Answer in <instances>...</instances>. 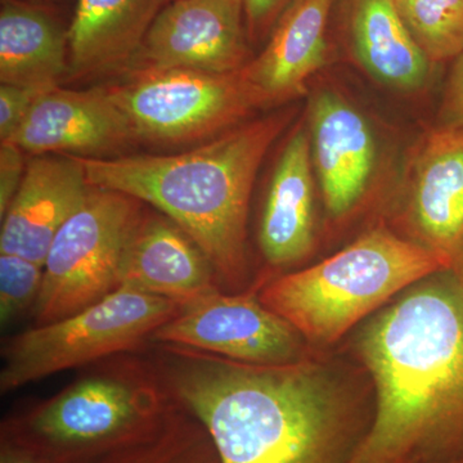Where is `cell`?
<instances>
[{"label":"cell","mask_w":463,"mask_h":463,"mask_svg":"<svg viewBox=\"0 0 463 463\" xmlns=\"http://www.w3.org/2000/svg\"><path fill=\"white\" fill-rule=\"evenodd\" d=\"M416 285L362 335L376 408L350 463H463V277Z\"/></svg>","instance_id":"cell-1"},{"label":"cell","mask_w":463,"mask_h":463,"mask_svg":"<svg viewBox=\"0 0 463 463\" xmlns=\"http://www.w3.org/2000/svg\"><path fill=\"white\" fill-rule=\"evenodd\" d=\"M149 350L170 394L205 425L221 463H350L367 432L304 362L245 364L165 343Z\"/></svg>","instance_id":"cell-2"},{"label":"cell","mask_w":463,"mask_h":463,"mask_svg":"<svg viewBox=\"0 0 463 463\" xmlns=\"http://www.w3.org/2000/svg\"><path fill=\"white\" fill-rule=\"evenodd\" d=\"M288 124L270 115L178 155L74 156L91 187L148 203L178 224L212 264L219 283L246 274V223L255 176Z\"/></svg>","instance_id":"cell-3"},{"label":"cell","mask_w":463,"mask_h":463,"mask_svg":"<svg viewBox=\"0 0 463 463\" xmlns=\"http://www.w3.org/2000/svg\"><path fill=\"white\" fill-rule=\"evenodd\" d=\"M176 401L147 355L88 365L57 394L9 413L0 443L39 463H102L155 434Z\"/></svg>","instance_id":"cell-4"},{"label":"cell","mask_w":463,"mask_h":463,"mask_svg":"<svg viewBox=\"0 0 463 463\" xmlns=\"http://www.w3.org/2000/svg\"><path fill=\"white\" fill-rule=\"evenodd\" d=\"M446 270L434 250L376 228L322 263L272 279L258 297L304 340L331 344L402 289Z\"/></svg>","instance_id":"cell-5"},{"label":"cell","mask_w":463,"mask_h":463,"mask_svg":"<svg viewBox=\"0 0 463 463\" xmlns=\"http://www.w3.org/2000/svg\"><path fill=\"white\" fill-rule=\"evenodd\" d=\"M181 307L169 298L118 288L74 315L14 335L2 345L0 392L7 394L62 371L138 353Z\"/></svg>","instance_id":"cell-6"},{"label":"cell","mask_w":463,"mask_h":463,"mask_svg":"<svg viewBox=\"0 0 463 463\" xmlns=\"http://www.w3.org/2000/svg\"><path fill=\"white\" fill-rule=\"evenodd\" d=\"M142 205L120 192L90 187L48 250L33 309L35 326L74 315L118 289L125 249L145 214Z\"/></svg>","instance_id":"cell-7"},{"label":"cell","mask_w":463,"mask_h":463,"mask_svg":"<svg viewBox=\"0 0 463 463\" xmlns=\"http://www.w3.org/2000/svg\"><path fill=\"white\" fill-rule=\"evenodd\" d=\"M132 71L120 83L102 88L124 116L134 141H203L261 106L242 70L236 74L182 69Z\"/></svg>","instance_id":"cell-8"},{"label":"cell","mask_w":463,"mask_h":463,"mask_svg":"<svg viewBox=\"0 0 463 463\" xmlns=\"http://www.w3.org/2000/svg\"><path fill=\"white\" fill-rule=\"evenodd\" d=\"M301 340L257 295L218 288L182 306L152 343L191 347L240 364L288 365L301 362Z\"/></svg>","instance_id":"cell-9"},{"label":"cell","mask_w":463,"mask_h":463,"mask_svg":"<svg viewBox=\"0 0 463 463\" xmlns=\"http://www.w3.org/2000/svg\"><path fill=\"white\" fill-rule=\"evenodd\" d=\"M248 36L242 0H172L130 69L236 74L248 65Z\"/></svg>","instance_id":"cell-10"},{"label":"cell","mask_w":463,"mask_h":463,"mask_svg":"<svg viewBox=\"0 0 463 463\" xmlns=\"http://www.w3.org/2000/svg\"><path fill=\"white\" fill-rule=\"evenodd\" d=\"M11 142L35 156L66 152L74 156L103 157L134 138L124 116L102 87L90 90L56 87L35 99Z\"/></svg>","instance_id":"cell-11"},{"label":"cell","mask_w":463,"mask_h":463,"mask_svg":"<svg viewBox=\"0 0 463 463\" xmlns=\"http://www.w3.org/2000/svg\"><path fill=\"white\" fill-rule=\"evenodd\" d=\"M90 187L84 167L72 155L32 158L2 218L0 254L44 265L52 241L83 203Z\"/></svg>","instance_id":"cell-12"},{"label":"cell","mask_w":463,"mask_h":463,"mask_svg":"<svg viewBox=\"0 0 463 463\" xmlns=\"http://www.w3.org/2000/svg\"><path fill=\"white\" fill-rule=\"evenodd\" d=\"M118 288L184 306L221 283L203 250L178 224L161 213H145L125 249Z\"/></svg>","instance_id":"cell-13"},{"label":"cell","mask_w":463,"mask_h":463,"mask_svg":"<svg viewBox=\"0 0 463 463\" xmlns=\"http://www.w3.org/2000/svg\"><path fill=\"white\" fill-rule=\"evenodd\" d=\"M337 0H289L264 50L243 67L260 105L292 99L327 62L328 27Z\"/></svg>","instance_id":"cell-14"},{"label":"cell","mask_w":463,"mask_h":463,"mask_svg":"<svg viewBox=\"0 0 463 463\" xmlns=\"http://www.w3.org/2000/svg\"><path fill=\"white\" fill-rule=\"evenodd\" d=\"M313 164L323 199L334 216L349 213L364 196L376 160V143L364 116L330 91L313 99Z\"/></svg>","instance_id":"cell-15"},{"label":"cell","mask_w":463,"mask_h":463,"mask_svg":"<svg viewBox=\"0 0 463 463\" xmlns=\"http://www.w3.org/2000/svg\"><path fill=\"white\" fill-rule=\"evenodd\" d=\"M412 214L423 245L463 277V130L432 134L416 165Z\"/></svg>","instance_id":"cell-16"},{"label":"cell","mask_w":463,"mask_h":463,"mask_svg":"<svg viewBox=\"0 0 463 463\" xmlns=\"http://www.w3.org/2000/svg\"><path fill=\"white\" fill-rule=\"evenodd\" d=\"M172 0H76L67 29L69 75L130 69L149 27Z\"/></svg>","instance_id":"cell-17"},{"label":"cell","mask_w":463,"mask_h":463,"mask_svg":"<svg viewBox=\"0 0 463 463\" xmlns=\"http://www.w3.org/2000/svg\"><path fill=\"white\" fill-rule=\"evenodd\" d=\"M310 138L298 130L277 163L259 228L265 260L273 267L298 263L309 254L315 241Z\"/></svg>","instance_id":"cell-18"},{"label":"cell","mask_w":463,"mask_h":463,"mask_svg":"<svg viewBox=\"0 0 463 463\" xmlns=\"http://www.w3.org/2000/svg\"><path fill=\"white\" fill-rule=\"evenodd\" d=\"M69 70L67 30L47 5L0 0V83L48 90Z\"/></svg>","instance_id":"cell-19"},{"label":"cell","mask_w":463,"mask_h":463,"mask_svg":"<svg viewBox=\"0 0 463 463\" xmlns=\"http://www.w3.org/2000/svg\"><path fill=\"white\" fill-rule=\"evenodd\" d=\"M349 25L356 58L377 80L401 90L423 84L430 60L405 26L394 0H352Z\"/></svg>","instance_id":"cell-20"},{"label":"cell","mask_w":463,"mask_h":463,"mask_svg":"<svg viewBox=\"0 0 463 463\" xmlns=\"http://www.w3.org/2000/svg\"><path fill=\"white\" fill-rule=\"evenodd\" d=\"M102 463L221 462L205 425L176 402V407L155 434Z\"/></svg>","instance_id":"cell-21"},{"label":"cell","mask_w":463,"mask_h":463,"mask_svg":"<svg viewBox=\"0 0 463 463\" xmlns=\"http://www.w3.org/2000/svg\"><path fill=\"white\" fill-rule=\"evenodd\" d=\"M405 26L430 62L463 53V0H394Z\"/></svg>","instance_id":"cell-22"},{"label":"cell","mask_w":463,"mask_h":463,"mask_svg":"<svg viewBox=\"0 0 463 463\" xmlns=\"http://www.w3.org/2000/svg\"><path fill=\"white\" fill-rule=\"evenodd\" d=\"M44 279V265L18 255L0 254V323L3 327L33 309Z\"/></svg>","instance_id":"cell-23"},{"label":"cell","mask_w":463,"mask_h":463,"mask_svg":"<svg viewBox=\"0 0 463 463\" xmlns=\"http://www.w3.org/2000/svg\"><path fill=\"white\" fill-rule=\"evenodd\" d=\"M45 90L0 85V142H11L35 99Z\"/></svg>","instance_id":"cell-24"},{"label":"cell","mask_w":463,"mask_h":463,"mask_svg":"<svg viewBox=\"0 0 463 463\" xmlns=\"http://www.w3.org/2000/svg\"><path fill=\"white\" fill-rule=\"evenodd\" d=\"M26 165L24 151L16 143L2 142L0 145V218L5 215L16 196Z\"/></svg>","instance_id":"cell-25"},{"label":"cell","mask_w":463,"mask_h":463,"mask_svg":"<svg viewBox=\"0 0 463 463\" xmlns=\"http://www.w3.org/2000/svg\"><path fill=\"white\" fill-rule=\"evenodd\" d=\"M250 38L269 33L289 0H242Z\"/></svg>","instance_id":"cell-26"},{"label":"cell","mask_w":463,"mask_h":463,"mask_svg":"<svg viewBox=\"0 0 463 463\" xmlns=\"http://www.w3.org/2000/svg\"><path fill=\"white\" fill-rule=\"evenodd\" d=\"M447 115L449 128L463 130V53L457 57L455 71L448 90Z\"/></svg>","instance_id":"cell-27"},{"label":"cell","mask_w":463,"mask_h":463,"mask_svg":"<svg viewBox=\"0 0 463 463\" xmlns=\"http://www.w3.org/2000/svg\"><path fill=\"white\" fill-rule=\"evenodd\" d=\"M0 463H39L16 448L0 443Z\"/></svg>","instance_id":"cell-28"}]
</instances>
